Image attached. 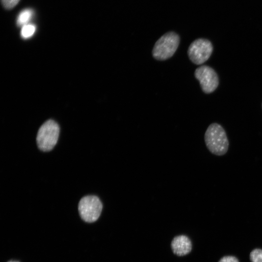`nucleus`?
Instances as JSON below:
<instances>
[{"mask_svg": "<svg viewBox=\"0 0 262 262\" xmlns=\"http://www.w3.org/2000/svg\"><path fill=\"white\" fill-rule=\"evenodd\" d=\"M19 262L18 261H10L9 262Z\"/></svg>", "mask_w": 262, "mask_h": 262, "instance_id": "ddd939ff", "label": "nucleus"}, {"mask_svg": "<svg viewBox=\"0 0 262 262\" xmlns=\"http://www.w3.org/2000/svg\"><path fill=\"white\" fill-rule=\"evenodd\" d=\"M212 42L205 38L194 40L188 49V55L192 63L199 65L204 63L210 57L213 51Z\"/></svg>", "mask_w": 262, "mask_h": 262, "instance_id": "39448f33", "label": "nucleus"}, {"mask_svg": "<svg viewBox=\"0 0 262 262\" xmlns=\"http://www.w3.org/2000/svg\"><path fill=\"white\" fill-rule=\"evenodd\" d=\"M102 209V204L96 196H87L80 201L78 210L80 215L84 221L92 223L98 219Z\"/></svg>", "mask_w": 262, "mask_h": 262, "instance_id": "20e7f679", "label": "nucleus"}, {"mask_svg": "<svg viewBox=\"0 0 262 262\" xmlns=\"http://www.w3.org/2000/svg\"><path fill=\"white\" fill-rule=\"evenodd\" d=\"M33 15V11L32 9L27 8L23 10L19 14L16 23L18 26H23L28 23L32 18Z\"/></svg>", "mask_w": 262, "mask_h": 262, "instance_id": "6e6552de", "label": "nucleus"}, {"mask_svg": "<svg viewBox=\"0 0 262 262\" xmlns=\"http://www.w3.org/2000/svg\"><path fill=\"white\" fill-rule=\"evenodd\" d=\"M180 43V37L173 32L166 33L155 43L152 50L153 57L158 60H165L176 52Z\"/></svg>", "mask_w": 262, "mask_h": 262, "instance_id": "f03ea898", "label": "nucleus"}, {"mask_svg": "<svg viewBox=\"0 0 262 262\" xmlns=\"http://www.w3.org/2000/svg\"><path fill=\"white\" fill-rule=\"evenodd\" d=\"M251 262H262V249L255 248L252 250L249 254Z\"/></svg>", "mask_w": 262, "mask_h": 262, "instance_id": "9d476101", "label": "nucleus"}, {"mask_svg": "<svg viewBox=\"0 0 262 262\" xmlns=\"http://www.w3.org/2000/svg\"><path fill=\"white\" fill-rule=\"evenodd\" d=\"M173 252L178 256L188 254L192 249V243L189 238L185 235L175 237L171 243Z\"/></svg>", "mask_w": 262, "mask_h": 262, "instance_id": "0eeeda50", "label": "nucleus"}, {"mask_svg": "<svg viewBox=\"0 0 262 262\" xmlns=\"http://www.w3.org/2000/svg\"><path fill=\"white\" fill-rule=\"evenodd\" d=\"M35 26L31 24H27L22 26L21 30V36L24 38L31 37L35 31Z\"/></svg>", "mask_w": 262, "mask_h": 262, "instance_id": "1a4fd4ad", "label": "nucleus"}, {"mask_svg": "<svg viewBox=\"0 0 262 262\" xmlns=\"http://www.w3.org/2000/svg\"><path fill=\"white\" fill-rule=\"evenodd\" d=\"M60 128L58 124L53 120L46 121L39 128L36 137L38 148L43 151L53 149L57 143Z\"/></svg>", "mask_w": 262, "mask_h": 262, "instance_id": "7ed1b4c3", "label": "nucleus"}, {"mask_svg": "<svg viewBox=\"0 0 262 262\" xmlns=\"http://www.w3.org/2000/svg\"><path fill=\"white\" fill-rule=\"evenodd\" d=\"M195 78L199 82L203 92L210 94L214 92L219 85V78L216 71L211 67L202 65L195 71Z\"/></svg>", "mask_w": 262, "mask_h": 262, "instance_id": "423d86ee", "label": "nucleus"}, {"mask_svg": "<svg viewBox=\"0 0 262 262\" xmlns=\"http://www.w3.org/2000/svg\"><path fill=\"white\" fill-rule=\"evenodd\" d=\"M20 0H1L3 6L6 9L9 10L14 8Z\"/></svg>", "mask_w": 262, "mask_h": 262, "instance_id": "9b49d317", "label": "nucleus"}, {"mask_svg": "<svg viewBox=\"0 0 262 262\" xmlns=\"http://www.w3.org/2000/svg\"><path fill=\"white\" fill-rule=\"evenodd\" d=\"M206 147L213 154L225 155L228 150L229 142L223 127L218 123H213L207 128L204 135Z\"/></svg>", "mask_w": 262, "mask_h": 262, "instance_id": "f257e3e1", "label": "nucleus"}, {"mask_svg": "<svg viewBox=\"0 0 262 262\" xmlns=\"http://www.w3.org/2000/svg\"><path fill=\"white\" fill-rule=\"evenodd\" d=\"M218 262H239L238 259L233 256H225L222 257Z\"/></svg>", "mask_w": 262, "mask_h": 262, "instance_id": "f8f14e48", "label": "nucleus"}]
</instances>
